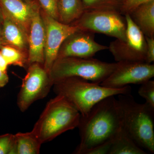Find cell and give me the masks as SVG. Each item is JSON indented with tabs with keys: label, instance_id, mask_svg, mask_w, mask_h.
Instances as JSON below:
<instances>
[{
	"label": "cell",
	"instance_id": "6da1fadb",
	"mask_svg": "<svg viewBox=\"0 0 154 154\" xmlns=\"http://www.w3.org/2000/svg\"><path fill=\"white\" fill-rule=\"evenodd\" d=\"M121 127L115 96L102 99L85 116L81 115L78 126L80 142L74 153L86 154L96 146L111 140Z\"/></svg>",
	"mask_w": 154,
	"mask_h": 154
},
{
	"label": "cell",
	"instance_id": "7a4b0ae2",
	"mask_svg": "<svg viewBox=\"0 0 154 154\" xmlns=\"http://www.w3.org/2000/svg\"><path fill=\"white\" fill-rule=\"evenodd\" d=\"M116 106L121 126L138 145L154 153V108L138 103L131 94L119 95Z\"/></svg>",
	"mask_w": 154,
	"mask_h": 154
},
{
	"label": "cell",
	"instance_id": "3957f363",
	"mask_svg": "<svg viewBox=\"0 0 154 154\" xmlns=\"http://www.w3.org/2000/svg\"><path fill=\"white\" fill-rule=\"evenodd\" d=\"M53 87L57 95L63 96L83 116L87 115L92 107L102 99L131 92L129 85L118 89L107 88L75 77L56 81Z\"/></svg>",
	"mask_w": 154,
	"mask_h": 154
},
{
	"label": "cell",
	"instance_id": "277c9868",
	"mask_svg": "<svg viewBox=\"0 0 154 154\" xmlns=\"http://www.w3.org/2000/svg\"><path fill=\"white\" fill-rule=\"evenodd\" d=\"M81 114L63 96L57 95L46 104L32 131L42 144L78 127Z\"/></svg>",
	"mask_w": 154,
	"mask_h": 154
},
{
	"label": "cell",
	"instance_id": "5b68a950",
	"mask_svg": "<svg viewBox=\"0 0 154 154\" xmlns=\"http://www.w3.org/2000/svg\"><path fill=\"white\" fill-rule=\"evenodd\" d=\"M118 62L109 63L91 58L57 59L50 72L54 83L69 77H78L100 84L115 69Z\"/></svg>",
	"mask_w": 154,
	"mask_h": 154
},
{
	"label": "cell",
	"instance_id": "8992f818",
	"mask_svg": "<svg viewBox=\"0 0 154 154\" xmlns=\"http://www.w3.org/2000/svg\"><path fill=\"white\" fill-rule=\"evenodd\" d=\"M72 25L78 26L80 30L94 33H102L116 39H125L126 19L119 11H86Z\"/></svg>",
	"mask_w": 154,
	"mask_h": 154
},
{
	"label": "cell",
	"instance_id": "52a82bcc",
	"mask_svg": "<svg viewBox=\"0 0 154 154\" xmlns=\"http://www.w3.org/2000/svg\"><path fill=\"white\" fill-rule=\"evenodd\" d=\"M27 68L17 96V105L22 112L26 111L34 102L45 98L54 85L43 64L34 63L28 65Z\"/></svg>",
	"mask_w": 154,
	"mask_h": 154
},
{
	"label": "cell",
	"instance_id": "ba28073f",
	"mask_svg": "<svg viewBox=\"0 0 154 154\" xmlns=\"http://www.w3.org/2000/svg\"><path fill=\"white\" fill-rule=\"evenodd\" d=\"M125 17L127 23L125 39H116L111 42L108 49L116 62H145V36L133 22L129 14H126Z\"/></svg>",
	"mask_w": 154,
	"mask_h": 154
},
{
	"label": "cell",
	"instance_id": "9c48e42d",
	"mask_svg": "<svg viewBox=\"0 0 154 154\" xmlns=\"http://www.w3.org/2000/svg\"><path fill=\"white\" fill-rule=\"evenodd\" d=\"M154 76V64L145 62H119L112 73L100 85L118 89L130 84L141 85Z\"/></svg>",
	"mask_w": 154,
	"mask_h": 154
},
{
	"label": "cell",
	"instance_id": "30bf717a",
	"mask_svg": "<svg viewBox=\"0 0 154 154\" xmlns=\"http://www.w3.org/2000/svg\"><path fill=\"white\" fill-rule=\"evenodd\" d=\"M41 14L45 31L43 66L46 71L50 73L63 42L67 37L79 29L76 25L61 23L50 17L41 9Z\"/></svg>",
	"mask_w": 154,
	"mask_h": 154
},
{
	"label": "cell",
	"instance_id": "8fae6325",
	"mask_svg": "<svg viewBox=\"0 0 154 154\" xmlns=\"http://www.w3.org/2000/svg\"><path fill=\"white\" fill-rule=\"evenodd\" d=\"M95 33L79 30L66 38L59 51L57 58L66 57H93L97 53L108 47L95 40Z\"/></svg>",
	"mask_w": 154,
	"mask_h": 154
},
{
	"label": "cell",
	"instance_id": "7c38bea8",
	"mask_svg": "<svg viewBox=\"0 0 154 154\" xmlns=\"http://www.w3.org/2000/svg\"><path fill=\"white\" fill-rule=\"evenodd\" d=\"M45 31L41 8L35 0L32 6V16L28 36V64H44Z\"/></svg>",
	"mask_w": 154,
	"mask_h": 154
},
{
	"label": "cell",
	"instance_id": "4fadbf2b",
	"mask_svg": "<svg viewBox=\"0 0 154 154\" xmlns=\"http://www.w3.org/2000/svg\"><path fill=\"white\" fill-rule=\"evenodd\" d=\"M34 0L27 2L23 0H0V7L28 36L32 6Z\"/></svg>",
	"mask_w": 154,
	"mask_h": 154
},
{
	"label": "cell",
	"instance_id": "5bb4252c",
	"mask_svg": "<svg viewBox=\"0 0 154 154\" xmlns=\"http://www.w3.org/2000/svg\"><path fill=\"white\" fill-rule=\"evenodd\" d=\"M2 11L3 17L2 45H11L28 54V36L5 11L2 9Z\"/></svg>",
	"mask_w": 154,
	"mask_h": 154
},
{
	"label": "cell",
	"instance_id": "9a60e30c",
	"mask_svg": "<svg viewBox=\"0 0 154 154\" xmlns=\"http://www.w3.org/2000/svg\"><path fill=\"white\" fill-rule=\"evenodd\" d=\"M128 14L145 36L154 37V1L140 6Z\"/></svg>",
	"mask_w": 154,
	"mask_h": 154
},
{
	"label": "cell",
	"instance_id": "2e32d148",
	"mask_svg": "<svg viewBox=\"0 0 154 154\" xmlns=\"http://www.w3.org/2000/svg\"><path fill=\"white\" fill-rule=\"evenodd\" d=\"M122 127L112 139L109 154H146Z\"/></svg>",
	"mask_w": 154,
	"mask_h": 154
},
{
	"label": "cell",
	"instance_id": "e0dca14e",
	"mask_svg": "<svg viewBox=\"0 0 154 154\" xmlns=\"http://www.w3.org/2000/svg\"><path fill=\"white\" fill-rule=\"evenodd\" d=\"M85 12L82 0H58V21L72 25Z\"/></svg>",
	"mask_w": 154,
	"mask_h": 154
},
{
	"label": "cell",
	"instance_id": "ac0fdd59",
	"mask_svg": "<svg viewBox=\"0 0 154 154\" xmlns=\"http://www.w3.org/2000/svg\"><path fill=\"white\" fill-rule=\"evenodd\" d=\"M15 136V154H38L42 143L31 131L19 132Z\"/></svg>",
	"mask_w": 154,
	"mask_h": 154
},
{
	"label": "cell",
	"instance_id": "d6986e66",
	"mask_svg": "<svg viewBox=\"0 0 154 154\" xmlns=\"http://www.w3.org/2000/svg\"><path fill=\"white\" fill-rule=\"evenodd\" d=\"M0 51L8 65H13L21 67H28L29 64L27 53L8 45H1Z\"/></svg>",
	"mask_w": 154,
	"mask_h": 154
},
{
	"label": "cell",
	"instance_id": "ffe728a7",
	"mask_svg": "<svg viewBox=\"0 0 154 154\" xmlns=\"http://www.w3.org/2000/svg\"><path fill=\"white\" fill-rule=\"evenodd\" d=\"M85 11L108 10L120 12L121 3L118 0H82Z\"/></svg>",
	"mask_w": 154,
	"mask_h": 154
},
{
	"label": "cell",
	"instance_id": "44dd1931",
	"mask_svg": "<svg viewBox=\"0 0 154 154\" xmlns=\"http://www.w3.org/2000/svg\"><path fill=\"white\" fill-rule=\"evenodd\" d=\"M139 95L145 99L146 103L154 108V81L149 80L141 84Z\"/></svg>",
	"mask_w": 154,
	"mask_h": 154
},
{
	"label": "cell",
	"instance_id": "7402d4cb",
	"mask_svg": "<svg viewBox=\"0 0 154 154\" xmlns=\"http://www.w3.org/2000/svg\"><path fill=\"white\" fill-rule=\"evenodd\" d=\"M0 154H15V136L11 134L0 135Z\"/></svg>",
	"mask_w": 154,
	"mask_h": 154
},
{
	"label": "cell",
	"instance_id": "603a6c76",
	"mask_svg": "<svg viewBox=\"0 0 154 154\" xmlns=\"http://www.w3.org/2000/svg\"><path fill=\"white\" fill-rule=\"evenodd\" d=\"M42 11L58 21V0H37Z\"/></svg>",
	"mask_w": 154,
	"mask_h": 154
},
{
	"label": "cell",
	"instance_id": "cb8c5ba5",
	"mask_svg": "<svg viewBox=\"0 0 154 154\" xmlns=\"http://www.w3.org/2000/svg\"><path fill=\"white\" fill-rule=\"evenodd\" d=\"M154 0H125L122 3L120 12L122 15L129 14L140 6Z\"/></svg>",
	"mask_w": 154,
	"mask_h": 154
},
{
	"label": "cell",
	"instance_id": "d4e9b609",
	"mask_svg": "<svg viewBox=\"0 0 154 154\" xmlns=\"http://www.w3.org/2000/svg\"><path fill=\"white\" fill-rule=\"evenodd\" d=\"M112 140L94 147L86 154H109L111 148Z\"/></svg>",
	"mask_w": 154,
	"mask_h": 154
},
{
	"label": "cell",
	"instance_id": "484cf974",
	"mask_svg": "<svg viewBox=\"0 0 154 154\" xmlns=\"http://www.w3.org/2000/svg\"><path fill=\"white\" fill-rule=\"evenodd\" d=\"M146 42V55L145 62L151 64L154 61V37L145 36Z\"/></svg>",
	"mask_w": 154,
	"mask_h": 154
},
{
	"label": "cell",
	"instance_id": "4316f807",
	"mask_svg": "<svg viewBox=\"0 0 154 154\" xmlns=\"http://www.w3.org/2000/svg\"><path fill=\"white\" fill-rule=\"evenodd\" d=\"M9 77L7 73L0 69V88H3L8 83Z\"/></svg>",
	"mask_w": 154,
	"mask_h": 154
},
{
	"label": "cell",
	"instance_id": "83f0119b",
	"mask_svg": "<svg viewBox=\"0 0 154 154\" xmlns=\"http://www.w3.org/2000/svg\"><path fill=\"white\" fill-rule=\"evenodd\" d=\"M8 64L7 63L5 58L4 57L2 53L0 51V69L3 72L7 73V69H8Z\"/></svg>",
	"mask_w": 154,
	"mask_h": 154
},
{
	"label": "cell",
	"instance_id": "f1b7e54d",
	"mask_svg": "<svg viewBox=\"0 0 154 154\" xmlns=\"http://www.w3.org/2000/svg\"><path fill=\"white\" fill-rule=\"evenodd\" d=\"M3 17L2 9L0 7V46L2 45V32Z\"/></svg>",
	"mask_w": 154,
	"mask_h": 154
},
{
	"label": "cell",
	"instance_id": "f546056e",
	"mask_svg": "<svg viewBox=\"0 0 154 154\" xmlns=\"http://www.w3.org/2000/svg\"><path fill=\"white\" fill-rule=\"evenodd\" d=\"M25 2H33L34 0H23Z\"/></svg>",
	"mask_w": 154,
	"mask_h": 154
},
{
	"label": "cell",
	"instance_id": "4dcf8cb0",
	"mask_svg": "<svg viewBox=\"0 0 154 154\" xmlns=\"http://www.w3.org/2000/svg\"><path fill=\"white\" fill-rule=\"evenodd\" d=\"M118 1L122 4V3H123L125 0H118Z\"/></svg>",
	"mask_w": 154,
	"mask_h": 154
}]
</instances>
